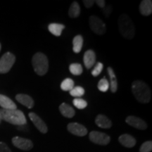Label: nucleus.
I'll return each instance as SVG.
<instances>
[{
    "label": "nucleus",
    "mask_w": 152,
    "mask_h": 152,
    "mask_svg": "<svg viewBox=\"0 0 152 152\" xmlns=\"http://www.w3.org/2000/svg\"><path fill=\"white\" fill-rule=\"evenodd\" d=\"M0 118L1 121H4L15 125H25L27 120L24 113L17 109H0Z\"/></svg>",
    "instance_id": "1"
},
{
    "label": "nucleus",
    "mask_w": 152,
    "mask_h": 152,
    "mask_svg": "<svg viewBox=\"0 0 152 152\" xmlns=\"http://www.w3.org/2000/svg\"><path fill=\"white\" fill-rule=\"evenodd\" d=\"M132 92L136 99L140 103L147 104L151 100V90L144 82L135 80L132 83Z\"/></svg>",
    "instance_id": "2"
},
{
    "label": "nucleus",
    "mask_w": 152,
    "mask_h": 152,
    "mask_svg": "<svg viewBox=\"0 0 152 152\" xmlns=\"http://www.w3.org/2000/svg\"><path fill=\"white\" fill-rule=\"evenodd\" d=\"M118 23L120 33L123 37L128 39H132L135 33V29L130 17L127 14H121L119 16Z\"/></svg>",
    "instance_id": "3"
},
{
    "label": "nucleus",
    "mask_w": 152,
    "mask_h": 152,
    "mask_svg": "<svg viewBox=\"0 0 152 152\" xmlns=\"http://www.w3.org/2000/svg\"><path fill=\"white\" fill-rule=\"evenodd\" d=\"M34 71L37 75L42 76L47 73L49 69V61L47 56L41 52L34 55L32 59Z\"/></svg>",
    "instance_id": "4"
},
{
    "label": "nucleus",
    "mask_w": 152,
    "mask_h": 152,
    "mask_svg": "<svg viewBox=\"0 0 152 152\" xmlns=\"http://www.w3.org/2000/svg\"><path fill=\"white\" fill-rule=\"evenodd\" d=\"M16 61V57L10 52H7L0 58V74L8 73Z\"/></svg>",
    "instance_id": "5"
},
{
    "label": "nucleus",
    "mask_w": 152,
    "mask_h": 152,
    "mask_svg": "<svg viewBox=\"0 0 152 152\" xmlns=\"http://www.w3.org/2000/svg\"><path fill=\"white\" fill-rule=\"evenodd\" d=\"M89 22H90L91 30L94 33L102 35L106 33V25L99 17L94 16V15L91 16L90 17Z\"/></svg>",
    "instance_id": "6"
},
{
    "label": "nucleus",
    "mask_w": 152,
    "mask_h": 152,
    "mask_svg": "<svg viewBox=\"0 0 152 152\" xmlns=\"http://www.w3.org/2000/svg\"><path fill=\"white\" fill-rule=\"evenodd\" d=\"M91 142L99 145H107L111 141V137L104 132L92 131L89 134Z\"/></svg>",
    "instance_id": "7"
},
{
    "label": "nucleus",
    "mask_w": 152,
    "mask_h": 152,
    "mask_svg": "<svg viewBox=\"0 0 152 152\" xmlns=\"http://www.w3.org/2000/svg\"><path fill=\"white\" fill-rule=\"evenodd\" d=\"M12 143L15 147L24 151H29L33 147V143L28 139L20 137H14L12 138Z\"/></svg>",
    "instance_id": "8"
},
{
    "label": "nucleus",
    "mask_w": 152,
    "mask_h": 152,
    "mask_svg": "<svg viewBox=\"0 0 152 152\" xmlns=\"http://www.w3.org/2000/svg\"><path fill=\"white\" fill-rule=\"evenodd\" d=\"M28 115H29L30 119L31 120V121L35 126V128H37L39 132L43 133V134H45V133L47 132V131H48V128H47L46 123L44 122L38 116L37 114L31 112V113H29Z\"/></svg>",
    "instance_id": "9"
},
{
    "label": "nucleus",
    "mask_w": 152,
    "mask_h": 152,
    "mask_svg": "<svg viewBox=\"0 0 152 152\" xmlns=\"http://www.w3.org/2000/svg\"><path fill=\"white\" fill-rule=\"evenodd\" d=\"M68 130L74 135L83 137L87 134V130L84 125L77 123H71L68 125Z\"/></svg>",
    "instance_id": "10"
},
{
    "label": "nucleus",
    "mask_w": 152,
    "mask_h": 152,
    "mask_svg": "<svg viewBox=\"0 0 152 152\" xmlns=\"http://www.w3.org/2000/svg\"><path fill=\"white\" fill-rule=\"evenodd\" d=\"M125 122L130 126L138 129V130H146L147 128V124L145 121H144L140 118L134 116V115H130V116L127 117Z\"/></svg>",
    "instance_id": "11"
},
{
    "label": "nucleus",
    "mask_w": 152,
    "mask_h": 152,
    "mask_svg": "<svg viewBox=\"0 0 152 152\" xmlns=\"http://www.w3.org/2000/svg\"><path fill=\"white\" fill-rule=\"evenodd\" d=\"M83 61L86 68L90 69L96 63V54L94 51L90 49L85 52L83 56Z\"/></svg>",
    "instance_id": "12"
},
{
    "label": "nucleus",
    "mask_w": 152,
    "mask_h": 152,
    "mask_svg": "<svg viewBox=\"0 0 152 152\" xmlns=\"http://www.w3.org/2000/svg\"><path fill=\"white\" fill-rule=\"evenodd\" d=\"M118 141L123 146L127 148H132L136 144L135 138L128 134H123L118 138Z\"/></svg>",
    "instance_id": "13"
},
{
    "label": "nucleus",
    "mask_w": 152,
    "mask_h": 152,
    "mask_svg": "<svg viewBox=\"0 0 152 152\" xmlns=\"http://www.w3.org/2000/svg\"><path fill=\"white\" fill-rule=\"evenodd\" d=\"M16 99L18 101L20 104L23 105L28 109H32L34 106V100L29 95L24 94H18L16 96Z\"/></svg>",
    "instance_id": "14"
},
{
    "label": "nucleus",
    "mask_w": 152,
    "mask_h": 152,
    "mask_svg": "<svg viewBox=\"0 0 152 152\" xmlns=\"http://www.w3.org/2000/svg\"><path fill=\"white\" fill-rule=\"evenodd\" d=\"M95 123L101 128L109 129L112 126L111 120L108 118L106 115H102V114H99L96 116L95 119Z\"/></svg>",
    "instance_id": "15"
},
{
    "label": "nucleus",
    "mask_w": 152,
    "mask_h": 152,
    "mask_svg": "<svg viewBox=\"0 0 152 152\" xmlns=\"http://www.w3.org/2000/svg\"><path fill=\"white\" fill-rule=\"evenodd\" d=\"M0 106L3 109H17L16 104L8 96L0 94Z\"/></svg>",
    "instance_id": "16"
},
{
    "label": "nucleus",
    "mask_w": 152,
    "mask_h": 152,
    "mask_svg": "<svg viewBox=\"0 0 152 152\" xmlns=\"http://www.w3.org/2000/svg\"><path fill=\"white\" fill-rule=\"evenodd\" d=\"M140 11L144 16H150L152 13V1L143 0L140 4Z\"/></svg>",
    "instance_id": "17"
},
{
    "label": "nucleus",
    "mask_w": 152,
    "mask_h": 152,
    "mask_svg": "<svg viewBox=\"0 0 152 152\" xmlns=\"http://www.w3.org/2000/svg\"><path fill=\"white\" fill-rule=\"evenodd\" d=\"M59 111L62 114L63 116L68 118H71L75 115V110L73 109V108L68 105V104L63 103L59 106Z\"/></svg>",
    "instance_id": "18"
},
{
    "label": "nucleus",
    "mask_w": 152,
    "mask_h": 152,
    "mask_svg": "<svg viewBox=\"0 0 152 152\" xmlns=\"http://www.w3.org/2000/svg\"><path fill=\"white\" fill-rule=\"evenodd\" d=\"M107 71L110 77V80H111L109 85L110 88H111V91L113 93H115L118 90V82L116 75H115V73H114V71L111 67H108Z\"/></svg>",
    "instance_id": "19"
},
{
    "label": "nucleus",
    "mask_w": 152,
    "mask_h": 152,
    "mask_svg": "<svg viewBox=\"0 0 152 152\" xmlns=\"http://www.w3.org/2000/svg\"><path fill=\"white\" fill-rule=\"evenodd\" d=\"M64 28H65V26L60 23H50L48 26L49 31L56 37H59L61 35Z\"/></svg>",
    "instance_id": "20"
},
{
    "label": "nucleus",
    "mask_w": 152,
    "mask_h": 152,
    "mask_svg": "<svg viewBox=\"0 0 152 152\" xmlns=\"http://www.w3.org/2000/svg\"><path fill=\"white\" fill-rule=\"evenodd\" d=\"M73 52L76 53V54H78V53L80 52L83 45V36L80 35H76L75 37L73 38Z\"/></svg>",
    "instance_id": "21"
},
{
    "label": "nucleus",
    "mask_w": 152,
    "mask_h": 152,
    "mask_svg": "<svg viewBox=\"0 0 152 152\" xmlns=\"http://www.w3.org/2000/svg\"><path fill=\"white\" fill-rule=\"evenodd\" d=\"M80 14V7L77 1H74L68 10V16L71 18H77Z\"/></svg>",
    "instance_id": "22"
},
{
    "label": "nucleus",
    "mask_w": 152,
    "mask_h": 152,
    "mask_svg": "<svg viewBox=\"0 0 152 152\" xmlns=\"http://www.w3.org/2000/svg\"><path fill=\"white\" fill-rule=\"evenodd\" d=\"M69 71L74 75H80L83 72V66L80 64H72L69 66Z\"/></svg>",
    "instance_id": "23"
},
{
    "label": "nucleus",
    "mask_w": 152,
    "mask_h": 152,
    "mask_svg": "<svg viewBox=\"0 0 152 152\" xmlns=\"http://www.w3.org/2000/svg\"><path fill=\"white\" fill-rule=\"evenodd\" d=\"M74 87V81L71 78H66L61 84V88L64 91H70Z\"/></svg>",
    "instance_id": "24"
},
{
    "label": "nucleus",
    "mask_w": 152,
    "mask_h": 152,
    "mask_svg": "<svg viewBox=\"0 0 152 152\" xmlns=\"http://www.w3.org/2000/svg\"><path fill=\"white\" fill-rule=\"evenodd\" d=\"M70 94L76 98H80L85 94V90L82 87H74L71 90H70Z\"/></svg>",
    "instance_id": "25"
},
{
    "label": "nucleus",
    "mask_w": 152,
    "mask_h": 152,
    "mask_svg": "<svg viewBox=\"0 0 152 152\" xmlns=\"http://www.w3.org/2000/svg\"><path fill=\"white\" fill-rule=\"evenodd\" d=\"M98 90L101 91L102 92H107V90H109V83L108 81V80L106 78V77H104V78L101 79L99 82L98 83L97 85Z\"/></svg>",
    "instance_id": "26"
},
{
    "label": "nucleus",
    "mask_w": 152,
    "mask_h": 152,
    "mask_svg": "<svg viewBox=\"0 0 152 152\" xmlns=\"http://www.w3.org/2000/svg\"><path fill=\"white\" fill-rule=\"evenodd\" d=\"M73 105L78 109H84L87 107V102L81 98L74 99L73 101Z\"/></svg>",
    "instance_id": "27"
},
{
    "label": "nucleus",
    "mask_w": 152,
    "mask_h": 152,
    "mask_svg": "<svg viewBox=\"0 0 152 152\" xmlns=\"http://www.w3.org/2000/svg\"><path fill=\"white\" fill-rule=\"evenodd\" d=\"M103 68H104V66L102 63L101 62L96 63V66H94V69H93L92 71V75L94 76V77H97V76L102 73V70H103Z\"/></svg>",
    "instance_id": "28"
},
{
    "label": "nucleus",
    "mask_w": 152,
    "mask_h": 152,
    "mask_svg": "<svg viewBox=\"0 0 152 152\" xmlns=\"http://www.w3.org/2000/svg\"><path fill=\"white\" fill-rule=\"evenodd\" d=\"M152 150V142L151 141H147L144 142L140 147V152H150Z\"/></svg>",
    "instance_id": "29"
},
{
    "label": "nucleus",
    "mask_w": 152,
    "mask_h": 152,
    "mask_svg": "<svg viewBox=\"0 0 152 152\" xmlns=\"http://www.w3.org/2000/svg\"><path fill=\"white\" fill-rule=\"evenodd\" d=\"M102 11H103V13L105 17L108 18V17H109L110 15H111L112 11H113V9H112L111 5H108L104 7V8L102 9Z\"/></svg>",
    "instance_id": "30"
},
{
    "label": "nucleus",
    "mask_w": 152,
    "mask_h": 152,
    "mask_svg": "<svg viewBox=\"0 0 152 152\" xmlns=\"http://www.w3.org/2000/svg\"><path fill=\"white\" fill-rule=\"evenodd\" d=\"M0 152H11V151L4 142H0Z\"/></svg>",
    "instance_id": "31"
},
{
    "label": "nucleus",
    "mask_w": 152,
    "mask_h": 152,
    "mask_svg": "<svg viewBox=\"0 0 152 152\" xmlns=\"http://www.w3.org/2000/svg\"><path fill=\"white\" fill-rule=\"evenodd\" d=\"M83 2V4L85 5V7H86V8L89 9V8H91V7L94 5V4L95 3V1H94V0H84Z\"/></svg>",
    "instance_id": "32"
},
{
    "label": "nucleus",
    "mask_w": 152,
    "mask_h": 152,
    "mask_svg": "<svg viewBox=\"0 0 152 152\" xmlns=\"http://www.w3.org/2000/svg\"><path fill=\"white\" fill-rule=\"evenodd\" d=\"M95 3L98 5L99 7L101 9H103L106 7V1L104 0H96L95 1Z\"/></svg>",
    "instance_id": "33"
},
{
    "label": "nucleus",
    "mask_w": 152,
    "mask_h": 152,
    "mask_svg": "<svg viewBox=\"0 0 152 152\" xmlns=\"http://www.w3.org/2000/svg\"><path fill=\"white\" fill-rule=\"evenodd\" d=\"M1 44H0V51H1Z\"/></svg>",
    "instance_id": "34"
},
{
    "label": "nucleus",
    "mask_w": 152,
    "mask_h": 152,
    "mask_svg": "<svg viewBox=\"0 0 152 152\" xmlns=\"http://www.w3.org/2000/svg\"><path fill=\"white\" fill-rule=\"evenodd\" d=\"M1 118H0V123H1Z\"/></svg>",
    "instance_id": "35"
}]
</instances>
